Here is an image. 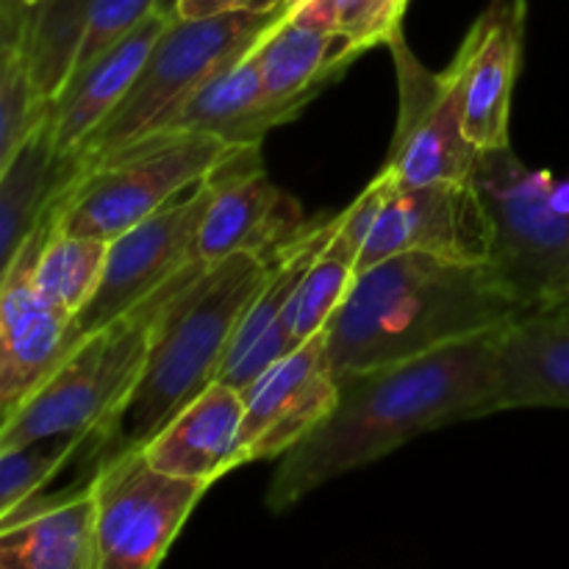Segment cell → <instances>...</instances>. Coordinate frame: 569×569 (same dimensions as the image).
Returning a JSON list of instances; mask_svg holds the SVG:
<instances>
[{"instance_id": "obj_32", "label": "cell", "mask_w": 569, "mask_h": 569, "mask_svg": "<svg viewBox=\"0 0 569 569\" xmlns=\"http://www.w3.org/2000/svg\"><path fill=\"white\" fill-rule=\"evenodd\" d=\"M545 315H556V317H561V320L569 322V306H567V309H559V311H545Z\"/></svg>"}, {"instance_id": "obj_17", "label": "cell", "mask_w": 569, "mask_h": 569, "mask_svg": "<svg viewBox=\"0 0 569 569\" xmlns=\"http://www.w3.org/2000/svg\"><path fill=\"white\" fill-rule=\"evenodd\" d=\"M172 17L153 14L139 22L131 33L111 44L109 50L83 64L70 76L59 94L50 100L48 122L53 133V148L59 156H76L87 139L103 126L111 111L126 100L133 81L142 72L156 39L164 33Z\"/></svg>"}, {"instance_id": "obj_25", "label": "cell", "mask_w": 569, "mask_h": 569, "mask_svg": "<svg viewBox=\"0 0 569 569\" xmlns=\"http://www.w3.org/2000/svg\"><path fill=\"white\" fill-rule=\"evenodd\" d=\"M361 237L359 228L350 220V211H339V226L326 248L309 267L295 292L287 315V328L295 345H303L326 331L331 317L348 298L356 276H359Z\"/></svg>"}, {"instance_id": "obj_2", "label": "cell", "mask_w": 569, "mask_h": 569, "mask_svg": "<svg viewBox=\"0 0 569 569\" xmlns=\"http://www.w3.org/2000/svg\"><path fill=\"white\" fill-rule=\"evenodd\" d=\"M520 317L492 261L398 253L356 276L326 326L328 365L345 378L500 331Z\"/></svg>"}, {"instance_id": "obj_12", "label": "cell", "mask_w": 569, "mask_h": 569, "mask_svg": "<svg viewBox=\"0 0 569 569\" xmlns=\"http://www.w3.org/2000/svg\"><path fill=\"white\" fill-rule=\"evenodd\" d=\"M214 198L198 233L194 259L220 264L233 253L270 256L303 231L298 200L270 181L261 144H231L211 170Z\"/></svg>"}, {"instance_id": "obj_30", "label": "cell", "mask_w": 569, "mask_h": 569, "mask_svg": "<svg viewBox=\"0 0 569 569\" xmlns=\"http://www.w3.org/2000/svg\"><path fill=\"white\" fill-rule=\"evenodd\" d=\"M550 206L561 214H569V178L565 181H553V189H550Z\"/></svg>"}, {"instance_id": "obj_15", "label": "cell", "mask_w": 569, "mask_h": 569, "mask_svg": "<svg viewBox=\"0 0 569 569\" xmlns=\"http://www.w3.org/2000/svg\"><path fill=\"white\" fill-rule=\"evenodd\" d=\"M526 0H489L459 50L465 53V133L478 153L511 148V100L526 50Z\"/></svg>"}, {"instance_id": "obj_11", "label": "cell", "mask_w": 569, "mask_h": 569, "mask_svg": "<svg viewBox=\"0 0 569 569\" xmlns=\"http://www.w3.org/2000/svg\"><path fill=\"white\" fill-rule=\"evenodd\" d=\"M211 198L214 181L209 172V178L198 187L109 242L98 292L76 317L78 339L120 320L122 315L153 298L164 283L181 276L192 261H198L194 248Z\"/></svg>"}, {"instance_id": "obj_31", "label": "cell", "mask_w": 569, "mask_h": 569, "mask_svg": "<svg viewBox=\"0 0 569 569\" xmlns=\"http://www.w3.org/2000/svg\"><path fill=\"white\" fill-rule=\"evenodd\" d=\"M178 3H181V0H159V3H156V11H159V14H164V17H172V14H176Z\"/></svg>"}, {"instance_id": "obj_7", "label": "cell", "mask_w": 569, "mask_h": 569, "mask_svg": "<svg viewBox=\"0 0 569 569\" xmlns=\"http://www.w3.org/2000/svg\"><path fill=\"white\" fill-rule=\"evenodd\" d=\"M556 176L511 148L478 156L476 183L492 220V267L522 317L569 306V214L550 206Z\"/></svg>"}, {"instance_id": "obj_9", "label": "cell", "mask_w": 569, "mask_h": 569, "mask_svg": "<svg viewBox=\"0 0 569 569\" xmlns=\"http://www.w3.org/2000/svg\"><path fill=\"white\" fill-rule=\"evenodd\" d=\"M89 489L92 569H161L209 483L164 476L131 450L100 465Z\"/></svg>"}, {"instance_id": "obj_23", "label": "cell", "mask_w": 569, "mask_h": 569, "mask_svg": "<svg viewBox=\"0 0 569 569\" xmlns=\"http://www.w3.org/2000/svg\"><path fill=\"white\" fill-rule=\"evenodd\" d=\"M256 50L267 98L300 109L342 78V72L359 59L342 37L295 20L292 11L261 39Z\"/></svg>"}, {"instance_id": "obj_6", "label": "cell", "mask_w": 569, "mask_h": 569, "mask_svg": "<svg viewBox=\"0 0 569 569\" xmlns=\"http://www.w3.org/2000/svg\"><path fill=\"white\" fill-rule=\"evenodd\" d=\"M295 0L222 11L211 17L181 20L172 17L133 81L131 92L111 111L109 120L87 139L81 156H100L153 131L189 94L209 78L253 50L283 17Z\"/></svg>"}, {"instance_id": "obj_24", "label": "cell", "mask_w": 569, "mask_h": 569, "mask_svg": "<svg viewBox=\"0 0 569 569\" xmlns=\"http://www.w3.org/2000/svg\"><path fill=\"white\" fill-rule=\"evenodd\" d=\"M92 14V0H42L20 6V48L44 103L70 81Z\"/></svg>"}, {"instance_id": "obj_10", "label": "cell", "mask_w": 569, "mask_h": 569, "mask_svg": "<svg viewBox=\"0 0 569 569\" xmlns=\"http://www.w3.org/2000/svg\"><path fill=\"white\" fill-rule=\"evenodd\" d=\"M398 76V120L381 172L398 187L476 181L478 150L465 133V53L433 72L406 37L389 44Z\"/></svg>"}, {"instance_id": "obj_27", "label": "cell", "mask_w": 569, "mask_h": 569, "mask_svg": "<svg viewBox=\"0 0 569 569\" xmlns=\"http://www.w3.org/2000/svg\"><path fill=\"white\" fill-rule=\"evenodd\" d=\"M409 0H295V20L342 37L356 53L389 48L403 37Z\"/></svg>"}, {"instance_id": "obj_22", "label": "cell", "mask_w": 569, "mask_h": 569, "mask_svg": "<svg viewBox=\"0 0 569 569\" xmlns=\"http://www.w3.org/2000/svg\"><path fill=\"white\" fill-rule=\"evenodd\" d=\"M81 167V153H56L48 117L14 156L0 164V267H9L22 244L37 233Z\"/></svg>"}, {"instance_id": "obj_33", "label": "cell", "mask_w": 569, "mask_h": 569, "mask_svg": "<svg viewBox=\"0 0 569 569\" xmlns=\"http://www.w3.org/2000/svg\"><path fill=\"white\" fill-rule=\"evenodd\" d=\"M22 3H28V6H37V3H42V0H22Z\"/></svg>"}, {"instance_id": "obj_13", "label": "cell", "mask_w": 569, "mask_h": 569, "mask_svg": "<svg viewBox=\"0 0 569 569\" xmlns=\"http://www.w3.org/2000/svg\"><path fill=\"white\" fill-rule=\"evenodd\" d=\"M244 420L239 433V467L281 459L326 422L339 400V378L326 353V331L298 345L261 372L242 392Z\"/></svg>"}, {"instance_id": "obj_20", "label": "cell", "mask_w": 569, "mask_h": 569, "mask_svg": "<svg viewBox=\"0 0 569 569\" xmlns=\"http://www.w3.org/2000/svg\"><path fill=\"white\" fill-rule=\"evenodd\" d=\"M92 489L72 487L0 517V569H92Z\"/></svg>"}, {"instance_id": "obj_28", "label": "cell", "mask_w": 569, "mask_h": 569, "mask_svg": "<svg viewBox=\"0 0 569 569\" xmlns=\"http://www.w3.org/2000/svg\"><path fill=\"white\" fill-rule=\"evenodd\" d=\"M83 442L87 439L81 437H53L0 450V517L37 500L42 489L76 461Z\"/></svg>"}, {"instance_id": "obj_3", "label": "cell", "mask_w": 569, "mask_h": 569, "mask_svg": "<svg viewBox=\"0 0 569 569\" xmlns=\"http://www.w3.org/2000/svg\"><path fill=\"white\" fill-rule=\"evenodd\" d=\"M270 261L272 253H233L211 267L194 261L156 311L148 359L133 389L78 450L81 483L92 481L106 461L142 450L220 378L239 322L264 287Z\"/></svg>"}, {"instance_id": "obj_21", "label": "cell", "mask_w": 569, "mask_h": 569, "mask_svg": "<svg viewBox=\"0 0 569 569\" xmlns=\"http://www.w3.org/2000/svg\"><path fill=\"white\" fill-rule=\"evenodd\" d=\"M498 409H569V322L526 315L498 333Z\"/></svg>"}, {"instance_id": "obj_26", "label": "cell", "mask_w": 569, "mask_h": 569, "mask_svg": "<svg viewBox=\"0 0 569 569\" xmlns=\"http://www.w3.org/2000/svg\"><path fill=\"white\" fill-rule=\"evenodd\" d=\"M37 231L39 250L37 261H33V283L50 303L78 317L98 292L109 242L56 231L48 220Z\"/></svg>"}, {"instance_id": "obj_18", "label": "cell", "mask_w": 569, "mask_h": 569, "mask_svg": "<svg viewBox=\"0 0 569 569\" xmlns=\"http://www.w3.org/2000/svg\"><path fill=\"white\" fill-rule=\"evenodd\" d=\"M244 398L214 381L142 448L144 459L164 476L214 483L239 467V433Z\"/></svg>"}, {"instance_id": "obj_8", "label": "cell", "mask_w": 569, "mask_h": 569, "mask_svg": "<svg viewBox=\"0 0 569 569\" xmlns=\"http://www.w3.org/2000/svg\"><path fill=\"white\" fill-rule=\"evenodd\" d=\"M348 211L361 237L359 272L398 253L492 259V220L476 181L398 187L378 170Z\"/></svg>"}, {"instance_id": "obj_14", "label": "cell", "mask_w": 569, "mask_h": 569, "mask_svg": "<svg viewBox=\"0 0 569 569\" xmlns=\"http://www.w3.org/2000/svg\"><path fill=\"white\" fill-rule=\"evenodd\" d=\"M39 231L0 276V415L37 392L78 342L76 315L50 303L33 283Z\"/></svg>"}, {"instance_id": "obj_5", "label": "cell", "mask_w": 569, "mask_h": 569, "mask_svg": "<svg viewBox=\"0 0 569 569\" xmlns=\"http://www.w3.org/2000/svg\"><path fill=\"white\" fill-rule=\"evenodd\" d=\"M192 267L194 261L120 320L78 339L67 359L44 378L42 387L3 417L0 450L20 448L37 439H87L98 433L120 409L142 372L156 311Z\"/></svg>"}, {"instance_id": "obj_16", "label": "cell", "mask_w": 569, "mask_h": 569, "mask_svg": "<svg viewBox=\"0 0 569 569\" xmlns=\"http://www.w3.org/2000/svg\"><path fill=\"white\" fill-rule=\"evenodd\" d=\"M337 226L339 214L320 222H306L303 231L295 233L272 253L264 287L244 311L217 381L244 392L261 372H267L276 361L298 348L287 328L289 306H292L300 281L328 244V239L333 237Z\"/></svg>"}, {"instance_id": "obj_29", "label": "cell", "mask_w": 569, "mask_h": 569, "mask_svg": "<svg viewBox=\"0 0 569 569\" xmlns=\"http://www.w3.org/2000/svg\"><path fill=\"white\" fill-rule=\"evenodd\" d=\"M267 3H278V0H181L172 17L194 20V17H211V14H222V11L253 9V6H267Z\"/></svg>"}, {"instance_id": "obj_1", "label": "cell", "mask_w": 569, "mask_h": 569, "mask_svg": "<svg viewBox=\"0 0 569 569\" xmlns=\"http://www.w3.org/2000/svg\"><path fill=\"white\" fill-rule=\"evenodd\" d=\"M498 333L339 378L326 422L281 456L267 509L283 515L333 478L381 461L422 433L498 415Z\"/></svg>"}, {"instance_id": "obj_19", "label": "cell", "mask_w": 569, "mask_h": 569, "mask_svg": "<svg viewBox=\"0 0 569 569\" xmlns=\"http://www.w3.org/2000/svg\"><path fill=\"white\" fill-rule=\"evenodd\" d=\"M256 48L194 89L153 131H194L228 144H261L272 128L295 120L303 111L300 106L267 98Z\"/></svg>"}, {"instance_id": "obj_4", "label": "cell", "mask_w": 569, "mask_h": 569, "mask_svg": "<svg viewBox=\"0 0 569 569\" xmlns=\"http://www.w3.org/2000/svg\"><path fill=\"white\" fill-rule=\"evenodd\" d=\"M231 144L194 131H153L87 156L76 181L44 220L56 231L114 242L183 192L209 178Z\"/></svg>"}]
</instances>
